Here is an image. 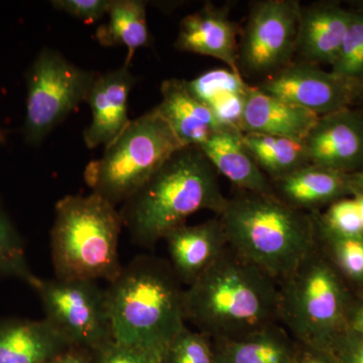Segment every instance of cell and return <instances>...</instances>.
Instances as JSON below:
<instances>
[{
    "mask_svg": "<svg viewBox=\"0 0 363 363\" xmlns=\"http://www.w3.org/2000/svg\"><path fill=\"white\" fill-rule=\"evenodd\" d=\"M352 18V11L338 4H313L300 6L297 45L304 63L333 65Z\"/></svg>",
    "mask_w": 363,
    "mask_h": 363,
    "instance_id": "cell-16",
    "label": "cell"
},
{
    "mask_svg": "<svg viewBox=\"0 0 363 363\" xmlns=\"http://www.w3.org/2000/svg\"><path fill=\"white\" fill-rule=\"evenodd\" d=\"M362 85L334 72L325 71L315 64L296 62L264 78L257 87L323 116L348 108L360 92Z\"/></svg>",
    "mask_w": 363,
    "mask_h": 363,
    "instance_id": "cell-11",
    "label": "cell"
},
{
    "mask_svg": "<svg viewBox=\"0 0 363 363\" xmlns=\"http://www.w3.org/2000/svg\"><path fill=\"white\" fill-rule=\"evenodd\" d=\"M105 292L114 342L161 359L186 326L185 289L169 260L136 257L123 267Z\"/></svg>",
    "mask_w": 363,
    "mask_h": 363,
    "instance_id": "cell-2",
    "label": "cell"
},
{
    "mask_svg": "<svg viewBox=\"0 0 363 363\" xmlns=\"http://www.w3.org/2000/svg\"><path fill=\"white\" fill-rule=\"evenodd\" d=\"M147 6L143 0H112L108 21L96 30L100 45L128 50L124 65L130 67L136 51L150 45Z\"/></svg>",
    "mask_w": 363,
    "mask_h": 363,
    "instance_id": "cell-24",
    "label": "cell"
},
{
    "mask_svg": "<svg viewBox=\"0 0 363 363\" xmlns=\"http://www.w3.org/2000/svg\"><path fill=\"white\" fill-rule=\"evenodd\" d=\"M123 226L121 212L99 196L59 200L51 231L56 278L113 281L123 269L118 255Z\"/></svg>",
    "mask_w": 363,
    "mask_h": 363,
    "instance_id": "cell-5",
    "label": "cell"
},
{
    "mask_svg": "<svg viewBox=\"0 0 363 363\" xmlns=\"http://www.w3.org/2000/svg\"><path fill=\"white\" fill-rule=\"evenodd\" d=\"M310 164L347 174L363 167V116L342 109L320 116L304 140Z\"/></svg>",
    "mask_w": 363,
    "mask_h": 363,
    "instance_id": "cell-12",
    "label": "cell"
},
{
    "mask_svg": "<svg viewBox=\"0 0 363 363\" xmlns=\"http://www.w3.org/2000/svg\"><path fill=\"white\" fill-rule=\"evenodd\" d=\"M217 217L229 248L278 284L317 247L312 214L276 195L238 191Z\"/></svg>",
    "mask_w": 363,
    "mask_h": 363,
    "instance_id": "cell-4",
    "label": "cell"
},
{
    "mask_svg": "<svg viewBox=\"0 0 363 363\" xmlns=\"http://www.w3.org/2000/svg\"><path fill=\"white\" fill-rule=\"evenodd\" d=\"M45 363H94L92 351L70 347Z\"/></svg>",
    "mask_w": 363,
    "mask_h": 363,
    "instance_id": "cell-34",
    "label": "cell"
},
{
    "mask_svg": "<svg viewBox=\"0 0 363 363\" xmlns=\"http://www.w3.org/2000/svg\"><path fill=\"white\" fill-rule=\"evenodd\" d=\"M45 321L70 347L95 352L113 341L105 289L88 279L38 278Z\"/></svg>",
    "mask_w": 363,
    "mask_h": 363,
    "instance_id": "cell-9",
    "label": "cell"
},
{
    "mask_svg": "<svg viewBox=\"0 0 363 363\" xmlns=\"http://www.w3.org/2000/svg\"><path fill=\"white\" fill-rule=\"evenodd\" d=\"M156 106L184 147H200L221 130L213 113L191 92L186 80L167 79Z\"/></svg>",
    "mask_w": 363,
    "mask_h": 363,
    "instance_id": "cell-18",
    "label": "cell"
},
{
    "mask_svg": "<svg viewBox=\"0 0 363 363\" xmlns=\"http://www.w3.org/2000/svg\"><path fill=\"white\" fill-rule=\"evenodd\" d=\"M314 112L250 86L241 133L281 136L304 143L318 119Z\"/></svg>",
    "mask_w": 363,
    "mask_h": 363,
    "instance_id": "cell-17",
    "label": "cell"
},
{
    "mask_svg": "<svg viewBox=\"0 0 363 363\" xmlns=\"http://www.w3.org/2000/svg\"><path fill=\"white\" fill-rule=\"evenodd\" d=\"M6 143V135H4V131L0 130V143Z\"/></svg>",
    "mask_w": 363,
    "mask_h": 363,
    "instance_id": "cell-38",
    "label": "cell"
},
{
    "mask_svg": "<svg viewBox=\"0 0 363 363\" xmlns=\"http://www.w3.org/2000/svg\"><path fill=\"white\" fill-rule=\"evenodd\" d=\"M279 284L229 247L184 293L186 322L212 341L279 323Z\"/></svg>",
    "mask_w": 363,
    "mask_h": 363,
    "instance_id": "cell-1",
    "label": "cell"
},
{
    "mask_svg": "<svg viewBox=\"0 0 363 363\" xmlns=\"http://www.w3.org/2000/svg\"><path fill=\"white\" fill-rule=\"evenodd\" d=\"M161 363H216L211 339L187 326L167 346Z\"/></svg>",
    "mask_w": 363,
    "mask_h": 363,
    "instance_id": "cell-28",
    "label": "cell"
},
{
    "mask_svg": "<svg viewBox=\"0 0 363 363\" xmlns=\"http://www.w3.org/2000/svg\"><path fill=\"white\" fill-rule=\"evenodd\" d=\"M347 329L363 336V298L348 309Z\"/></svg>",
    "mask_w": 363,
    "mask_h": 363,
    "instance_id": "cell-35",
    "label": "cell"
},
{
    "mask_svg": "<svg viewBox=\"0 0 363 363\" xmlns=\"http://www.w3.org/2000/svg\"><path fill=\"white\" fill-rule=\"evenodd\" d=\"M332 72L355 82L363 81V11L352 13L342 47Z\"/></svg>",
    "mask_w": 363,
    "mask_h": 363,
    "instance_id": "cell-29",
    "label": "cell"
},
{
    "mask_svg": "<svg viewBox=\"0 0 363 363\" xmlns=\"http://www.w3.org/2000/svg\"><path fill=\"white\" fill-rule=\"evenodd\" d=\"M353 197H354L355 201L357 203L358 210H359L360 219H362L363 227V194L362 193L355 192V191H353Z\"/></svg>",
    "mask_w": 363,
    "mask_h": 363,
    "instance_id": "cell-37",
    "label": "cell"
},
{
    "mask_svg": "<svg viewBox=\"0 0 363 363\" xmlns=\"http://www.w3.org/2000/svg\"><path fill=\"white\" fill-rule=\"evenodd\" d=\"M226 202L218 173L201 150L185 147L124 202L119 212L133 241L152 247L196 212L209 210L218 216Z\"/></svg>",
    "mask_w": 363,
    "mask_h": 363,
    "instance_id": "cell-3",
    "label": "cell"
},
{
    "mask_svg": "<svg viewBox=\"0 0 363 363\" xmlns=\"http://www.w3.org/2000/svg\"><path fill=\"white\" fill-rule=\"evenodd\" d=\"M184 147L156 107L130 121L99 159L86 167L91 193L123 204L142 188L169 157Z\"/></svg>",
    "mask_w": 363,
    "mask_h": 363,
    "instance_id": "cell-7",
    "label": "cell"
},
{
    "mask_svg": "<svg viewBox=\"0 0 363 363\" xmlns=\"http://www.w3.org/2000/svg\"><path fill=\"white\" fill-rule=\"evenodd\" d=\"M241 140L253 161L271 182L310 164L303 142L257 133H242Z\"/></svg>",
    "mask_w": 363,
    "mask_h": 363,
    "instance_id": "cell-25",
    "label": "cell"
},
{
    "mask_svg": "<svg viewBox=\"0 0 363 363\" xmlns=\"http://www.w3.org/2000/svg\"><path fill=\"white\" fill-rule=\"evenodd\" d=\"M240 131L221 128L198 149L215 171L245 192L274 195L272 182L253 161L241 140Z\"/></svg>",
    "mask_w": 363,
    "mask_h": 363,
    "instance_id": "cell-20",
    "label": "cell"
},
{
    "mask_svg": "<svg viewBox=\"0 0 363 363\" xmlns=\"http://www.w3.org/2000/svg\"><path fill=\"white\" fill-rule=\"evenodd\" d=\"M351 187H352V192L362 193L363 194V167L355 172V173L350 175Z\"/></svg>",
    "mask_w": 363,
    "mask_h": 363,
    "instance_id": "cell-36",
    "label": "cell"
},
{
    "mask_svg": "<svg viewBox=\"0 0 363 363\" xmlns=\"http://www.w3.org/2000/svg\"><path fill=\"white\" fill-rule=\"evenodd\" d=\"M136 82L126 65L97 74L85 101L92 112V121L83 133L88 149L106 147L130 124L128 102Z\"/></svg>",
    "mask_w": 363,
    "mask_h": 363,
    "instance_id": "cell-13",
    "label": "cell"
},
{
    "mask_svg": "<svg viewBox=\"0 0 363 363\" xmlns=\"http://www.w3.org/2000/svg\"><path fill=\"white\" fill-rule=\"evenodd\" d=\"M94 363H161L160 358L145 351L112 341L95 352Z\"/></svg>",
    "mask_w": 363,
    "mask_h": 363,
    "instance_id": "cell-31",
    "label": "cell"
},
{
    "mask_svg": "<svg viewBox=\"0 0 363 363\" xmlns=\"http://www.w3.org/2000/svg\"><path fill=\"white\" fill-rule=\"evenodd\" d=\"M212 343L216 363H293L297 348V342L279 323L245 337Z\"/></svg>",
    "mask_w": 363,
    "mask_h": 363,
    "instance_id": "cell-23",
    "label": "cell"
},
{
    "mask_svg": "<svg viewBox=\"0 0 363 363\" xmlns=\"http://www.w3.org/2000/svg\"><path fill=\"white\" fill-rule=\"evenodd\" d=\"M97 73L72 63L57 50L45 48L26 73L23 136L39 145L79 105L86 101Z\"/></svg>",
    "mask_w": 363,
    "mask_h": 363,
    "instance_id": "cell-8",
    "label": "cell"
},
{
    "mask_svg": "<svg viewBox=\"0 0 363 363\" xmlns=\"http://www.w3.org/2000/svg\"><path fill=\"white\" fill-rule=\"evenodd\" d=\"M191 92L206 105L222 128L240 131L248 85L242 75L225 69L205 72L186 81Z\"/></svg>",
    "mask_w": 363,
    "mask_h": 363,
    "instance_id": "cell-22",
    "label": "cell"
},
{
    "mask_svg": "<svg viewBox=\"0 0 363 363\" xmlns=\"http://www.w3.org/2000/svg\"><path fill=\"white\" fill-rule=\"evenodd\" d=\"M0 277L14 278L35 285V277L28 267L25 245L20 233L0 203Z\"/></svg>",
    "mask_w": 363,
    "mask_h": 363,
    "instance_id": "cell-27",
    "label": "cell"
},
{
    "mask_svg": "<svg viewBox=\"0 0 363 363\" xmlns=\"http://www.w3.org/2000/svg\"><path fill=\"white\" fill-rule=\"evenodd\" d=\"M316 229L318 250L344 278L363 285V236L341 238Z\"/></svg>",
    "mask_w": 363,
    "mask_h": 363,
    "instance_id": "cell-26",
    "label": "cell"
},
{
    "mask_svg": "<svg viewBox=\"0 0 363 363\" xmlns=\"http://www.w3.org/2000/svg\"><path fill=\"white\" fill-rule=\"evenodd\" d=\"M279 322L296 342L331 350L347 330L341 276L318 250L279 283Z\"/></svg>",
    "mask_w": 363,
    "mask_h": 363,
    "instance_id": "cell-6",
    "label": "cell"
},
{
    "mask_svg": "<svg viewBox=\"0 0 363 363\" xmlns=\"http://www.w3.org/2000/svg\"><path fill=\"white\" fill-rule=\"evenodd\" d=\"M301 4L264 0L252 6L238 44L241 74L267 78L293 63Z\"/></svg>",
    "mask_w": 363,
    "mask_h": 363,
    "instance_id": "cell-10",
    "label": "cell"
},
{
    "mask_svg": "<svg viewBox=\"0 0 363 363\" xmlns=\"http://www.w3.org/2000/svg\"><path fill=\"white\" fill-rule=\"evenodd\" d=\"M293 363H338L331 350H319L297 342Z\"/></svg>",
    "mask_w": 363,
    "mask_h": 363,
    "instance_id": "cell-33",
    "label": "cell"
},
{
    "mask_svg": "<svg viewBox=\"0 0 363 363\" xmlns=\"http://www.w3.org/2000/svg\"><path fill=\"white\" fill-rule=\"evenodd\" d=\"M68 348L45 319L0 321V363H45Z\"/></svg>",
    "mask_w": 363,
    "mask_h": 363,
    "instance_id": "cell-21",
    "label": "cell"
},
{
    "mask_svg": "<svg viewBox=\"0 0 363 363\" xmlns=\"http://www.w3.org/2000/svg\"><path fill=\"white\" fill-rule=\"evenodd\" d=\"M112 0H54L52 6L57 11L88 21L101 20L108 13Z\"/></svg>",
    "mask_w": 363,
    "mask_h": 363,
    "instance_id": "cell-30",
    "label": "cell"
},
{
    "mask_svg": "<svg viewBox=\"0 0 363 363\" xmlns=\"http://www.w3.org/2000/svg\"><path fill=\"white\" fill-rule=\"evenodd\" d=\"M272 185L279 199L310 214L352 191L350 175L313 164L272 181Z\"/></svg>",
    "mask_w": 363,
    "mask_h": 363,
    "instance_id": "cell-19",
    "label": "cell"
},
{
    "mask_svg": "<svg viewBox=\"0 0 363 363\" xmlns=\"http://www.w3.org/2000/svg\"><path fill=\"white\" fill-rule=\"evenodd\" d=\"M238 28L228 13L211 4L184 18L175 48L223 62L229 70L240 74L238 65Z\"/></svg>",
    "mask_w": 363,
    "mask_h": 363,
    "instance_id": "cell-15",
    "label": "cell"
},
{
    "mask_svg": "<svg viewBox=\"0 0 363 363\" xmlns=\"http://www.w3.org/2000/svg\"><path fill=\"white\" fill-rule=\"evenodd\" d=\"M169 264L183 285L190 286L228 248L219 217L195 225L177 227L164 238Z\"/></svg>",
    "mask_w": 363,
    "mask_h": 363,
    "instance_id": "cell-14",
    "label": "cell"
},
{
    "mask_svg": "<svg viewBox=\"0 0 363 363\" xmlns=\"http://www.w3.org/2000/svg\"><path fill=\"white\" fill-rule=\"evenodd\" d=\"M331 351L338 363H363V336L347 329Z\"/></svg>",
    "mask_w": 363,
    "mask_h": 363,
    "instance_id": "cell-32",
    "label": "cell"
}]
</instances>
